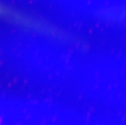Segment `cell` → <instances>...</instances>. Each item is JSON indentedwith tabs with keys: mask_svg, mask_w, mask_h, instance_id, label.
Here are the masks:
<instances>
[{
	"mask_svg": "<svg viewBox=\"0 0 126 125\" xmlns=\"http://www.w3.org/2000/svg\"><path fill=\"white\" fill-rule=\"evenodd\" d=\"M0 19L7 20L24 25H26L30 27L42 28V24L38 23L34 18L27 16L22 12L13 10L11 7L7 6L1 1H0Z\"/></svg>",
	"mask_w": 126,
	"mask_h": 125,
	"instance_id": "1",
	"label": "cell"
}]
</instances>
